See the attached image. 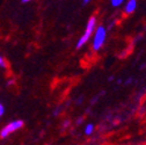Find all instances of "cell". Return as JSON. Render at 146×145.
<instances>
[{
	"label": "cell",
	"mask_w": 146,
	"mask_h": 145,
	"mask_svg": "<svg viewBox=\"0 0 146 145\" xmlns=\"http://www.w3.org/2000/svg\"><path fill=\"white\" fill-rule=\"evenodd\" d=\"M107 39V29L104 28V26L100 25L99 27H96L95 31H94V37H93V42H92V49L94 51H99L102 49L104 42Z\"/></svg>",
	"instance_id": "2"
},
{
	"label": "cell",
	"mask_w": 146,
	"mask_h": 145,
	"mask_svg": "<svg viewBox=\"0 0 146 145\" xmlns=\"http://www.w3.org/2000/svg\"><path fill=\"white\" fill-rule=\"evenodd\" d=\"M23 125H25V122H23L22 120H15V121L9 122L8 124H6L4 128L0 130V138H1V139L7 138V137L11 136L13 132L20 130Z\"/></svg>",
	"instance_id": "3"
},
{
	"label": "cell",
	"mask_w": 146,
	"mask_h": 145,
	"mask_svg": "<svg viewBox=\"0 0 146 145\" xmlns=\"http://www.w3.org/2000/svg\"><path fill=\"white\" fill-rule=\"evenodd\" d=\"M4 114H5V106L0 102V117L4 116Z\"/></svg>",
	"instance_id": "8"
},
{
	"label": "cell",
	"mask_w": 146,
	"mask_h": 145,
	"mask_svg": "<svg viewBox=\"0 0 146 145\" xmlns=\"http://www.w3.org/2000/svg\"><path fill=\"white\" fill-rule=\"evenodd\" d=\"M96 22H98V19H96V16H95V15L90 16L89 19H88L86 29H85L84 34L81 35V37L79 39V41L77 42L76 49H80L81 47H84V45L90 40V36L94 35V31H95V29H96Z\"/></svg>",
	"instance_id": "1"
},
{
	"label": "cell",
	"mask_w": 146,
	"mask_h": 145,
	"mask_svg": "<svg viewBox=\"0 0 146 145\" xmlns=\"http://www.w3.org/2000/svg\"><path fill=\"white\" fill-rule=\"evenodd\" d=\"M29 1H31V0H21L22 4H27V3H29Z\"/></svg>",
	"instance_id": "10"
},
{
	"label": "cell",
	"mask_w": 146,
	"mask_h": 145,
	"mask_svg": "<svg viewBox=\"0 0 146 145\" xmlns=\"http://www.w3.org/2000/svg\"><path fill=\"white\" fill-rule=\"evenodd\" d=\"M7 62H6V59L3 57V56H0V69H4V70H6L7 69Z\"/></svg>",
	"instance_id": "7"
},
{
	"label": "cell",
	"mask_w": 146,
	"mask_h": 145,
	"mask_svg": "<svg viewBox=\"0 0 146 145\" xmlns=\"http://www.w3.org/2000/svg\"><path fill=\"white\" fill-rule=\"evenodd\" d=\"M13 84H14V81H13V80H9V81L7 82V85H13Z\"/></svg>",
	"instance_id": "12"
},
{
	"label": "cell",
	"mask_w": 146,
	"mask_h": 145,
	"mask_svg": "<svg viewBox=\"0 0 146 145\" xmlns=\"http://www.w3.org/2000/svg\"><path fill=\"white\" fill-rule=\"evenodd\" d=\"M68 124H70V121H68V120H66V121L64 122V126H63V128H64V129H65V128H67Z\"/></svg>",
	"instance_id": "9"
},
{
	"label": "cell",
	"mask_w": 146,
	"mask_h": 145,
	"mask_svg": "<svg viewBox=\"0 0 146 145\" xmlns=\"http://www.w3.org/2000/svg\"><path fill=\"white\" fill-rule=\"evenodd\" d=\"M136 9H137V0H127V3L125 4V7H124V12L130 15L135 13Z\"/></svg>",
	"instance_id": "4"
},
{
	"label": "cell",
	"mask_w": 146,
	"mask_h": 145,
	"mask_svg": "<svg viewBox=\"0 0 146 145\" xmlns=\"http://www.w3.org/2000/svg\"><path fill=\"white\" fill-rule=\"evenodd\" d=\"M131 81H132V79H129V80H126V81H125V84H130Z\"/></svg>",
	"instance_id": "13"
},
{
	"label": "cell",
	"mask_w": 146,
	"mask_h": 145,
	"mask_svg": "<svg viewBox=\"0 0 146 145\" xmlns=\"http://www.w3.org/2000/svg\"><path fill=\"white\" fill-rule=\"evenodd\" d=\"M89 1H90V0H82V4H84V5H86V4H88Z\"/></svg>",
	"instance_id": "11"
},
{
	"label": "cell",
	"mask_w": 146,
	"mask_h": 145,
	"mask_svg": "<svg viewBox=\"0 0 146 145\" xmlns=\"http://www.w3.org/2000/svg\"><path fill=\"white\" fill-rule=\"evenodd\" d=\"M124 3V0H110V4L113 7H119Z\"/></svg>",
	"instance_id": "6"
},
{
	"label": "cell",
	"mask_w": 146,
	"mask_h": 145,
	"mask_svg": "<svg viewBox=\"0 0 146 145\" xmlns=\"http://www.w3.org/2000/svg\"><path fill=\"white\" fill-rule=\"evenodd\" d=\"M84 132H85V135H87V136L92 135V134L94 132V124H92V123L87 124V125L85 126V130H84Z\"/></svg>",
	"instance_id": "5"
}]
</instances>
